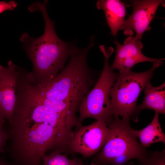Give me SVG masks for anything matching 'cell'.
I'll use <instances>...</instances> for the list:
<instances>
[{"mask_svg":"<svg viewBox=\"0 0 165 165\" xmlns=\"http://www.w3.org/2000/svg\"><path fill=\"white\" fill-rule=\"evenodd\" d=\"M9 134L8 153L10 165H42L50 149L60 144L58 132L46 116H29L13 112Z\"/></svg>","mask_w":165,"mask_h":165,"instance_id":"6da1fadb","label":"cell"},{"mask_svg":"<svg viewBox=\"0 0 165 165\" xmlns=\"http://www.w3.org/2000/svg\"><path fill=\"white\" fill-rule=\"evenodd\" d=\"M0 165H10V163L3 157L0 159Z\"/></svg>","mask_w":165,"mask_h":165,"instance_id":"ffe728a7","label":"cell"},{"mask_svg":"<svg viewBox=\"0 0 165 165\" xmlns=\"http://www.w3.org/2000/svg\"><path fill=\"white\" fill-rule=\"evenodd\" d=\"M6 119L0 117V159L1 154L3 152L4 147L9 138V134L4 128Z\"/></svg>","mask_w":165,"mask_h":165,"instance_id":"e0dca14e","label":"cell"},{"mask_svg":"<svg viewBox=\"0 0 165 165\" xmlns=\"http://www.w3.org/2000/svg\"><path fill=\"white\" fill-rule=\"evenodd\" d=\"M116 54L113 63L110 66L111 69H117L119 73L131 70L136 64L144 62L153 63L159 61H163L165 58H151L144 55L142 50L143 45L140 40L132 36H128L120 44L116 40Z\"/></svg>","mask_w":165,"mask_h":165,"instance_id":"9c48e42d","label":"cell"},{"mask_svg":"<svg viewBox=\"0 0 165 165\" xmlns=\"http://www.w3.org/2000/svg\"><path fill=\"white\" fill-rule=\"evenodd\" d=\"M34 87L37 97L41 103L59 115L71 128L73 129L76 127L77 130L78 129L77 110L65 101L49 99L42 96L39 94L36 84Z\"/></svg>","mask_w":165,"mask_h":165,"instance_id":"7c38bea8","label":"cell"},{"mask_svg":"<svg viewBox=\"0 0 165 165\" xmlns=\"http://www.w3.org/2000/svg\"><path fill=\"white\" fill-rule=\"evenodd\" d=\"M159 114L155 112L151 122L145 128L140 130L132 129V133L139 139L140 144L145 148L155 143H165V135L159 122Z\"/></svg>","mask_w":165,"mask_h":165,"instance_id":"5bb4252c","label":"cell"},{"mask_svg":"<svg viewBox=\"0 0 165 165\" xmlns=\"http://www.w3.org/2000/svg\"><path fill=\"white\" fill-rule=\"evenodd\" d=\"M67 155L53 151L48 156H45L43 158L42 165H73L77 158L69 159Z\"/></svg>","mask_w":165,"mask_h":165,"instance_id":"2e32d148","label":"cell"},{"mask_svg":"<svg viewBox=\"0 0 165 165\" xmlns=\"http://www.w3.org/2000/svg\"><path fill=\"white\" fill-rule=\"evenodd\" d=\"M19 68L10 61L7 67L0 65V117L10 124L15 105Z\"/></svg>","mask_w":165,"mask_h":165,"instance_id":"30bf717a","label":"cell"},{"mask_svg":"<svg viewBox=\"0 0 165 165\" xmlns=\"http://www.w3.org/2000/svg\"><path fill=\"white\" fill-rule=\"evenodd\" d=\"M48 1L32 4V11L38 10L43 15L45 28L40 37L34 38L23 34L20 40L33 64L32 71L28 72L31 81L40 88L44 87L64 67L68 59L78 48L72 43L63 41L57 36L54 24L46 11Z\"/></svg>","mask_w":165,"mask_h":165,"instance_id":"7a4b0ae2","label":"cell"},{"mask_svg":"<svg viewBox=\"0 0 165 165\" xmlns=\"http://www.w3.org/2000/svg\"><path fill=\"white\" fill-rule=\"evenodd\" d=\"M109 129L107 140L101 151L91 160L96 165H124L147 152L131 132L130 120L112 116L106 123Z\"/></svg>","mask_w":165,"mask_h":165,"instance_id":"277c9868","label":"cell"},{"mask_svg":"<svg viewBox=\"0 0 165 165\" xmlns=\"http://www.w3.org/2000/svg\"><path fill=\"white\" fill-rule=\"evenodd\" d=\"M109 133V129L104 121L97 120L82 126L75 132L71 142V154L78 153L84 158L94 155L104 145Z\"/></svg>","mask_w":165,"mask_h":165,"instance_id":"52a82bcc","label":"cell"},{"mask_svg":"<svg viewBox=\"0 0 165 165\" xmlns=\"http://www.w3.org/2000/svg\"><path fill=\"white\" fill-rule=\"evenodd\" d=\"M104 57V66L100 77L92 89L82 100L79 106L78 127L82 126L83 121L90 118L106 123L113 116L111 103V92L119 73L112 70L109 59L114 51L112 47L99 46Z\"/></svg>","mask_w":165,"mask_h":165,"instance_id":"8992f818","label":"cell"},{"mask_svg":"<svg viewBox=\"0 0 165 165\" xmlns=\"http://www.w3.org/2000/svg\"><path fill=\"white\" fill-rule=\"evenodd\" d=\"M73 165H85L83 163L82 160L80 159L77 158L76 161ZM89 165H96L94 163L91 162Z\"/></svg>","mask_w":165,"mask_h":165,"instance_id":"d6986e66","label":"cell"},{"mask_svg":"<svg viewBox=\"0 0 165 165\" xmlns=\"http://www.w3.org/2000/svg\"><path fill=\"white\" fill-rule=\"evenodd\" d=\"M164 2L165 1L162 0L132 1L133 12L124 20L119 30H123L124 35L128 36H132L134 31L135 37L141 40L144 33L151 30L150 24L159 6H164Z\"/></svg>","mask_w":165,"mask_h":165,"instance_id":"ba28073f","label":"cell"},{"mask_svg":"<svg viewBox=\"0 0 165 165\" xmlns=\"http://www.w3.org/2000/svg\"><path fill=\"white\" fill-rule=\"evenodd\" d=\"M94 36L88 46L78 49L71 56L67 64L44 87L37 88L39 94L49 99L65 101L79 111L84 97L94 85V72L88 66L86 61L88 52L94 45Z\"/></svg>","mask_w":165,"mask_h":165,"instance_id":"3957f363","label":"cell"},{"mask_svg":"<svg viewBox=\"0 0 165 165\" xmlns=\"http://www.w3.org/2000/svg\"><path fill=\"white\" fill-rule=\"evenodd\" d=\"M162 61L153 63L152 68L145 72H135L130 70L118 73L110 94L113 116L138 121V116L141 112L137 105L138 98L142 91L150 83L153 72L162 64Z\"/></svg>","mask_w":165,"mask_h":165,"instance_id":"5b68a950","label":"cell"},{"mask_svg":"<svg viewBox=\"0 0 165 165\" xmlns=\"http://www.w3.org/2000/svg\"><path fill=\"white\" fill-rule=\"evenodd\" d=\"M17 5V3L13 1H11L8 2L0 1V13L6 10L14 9Z\"/></svg>","mask_w":165,"mask_h":165,"instance_id":"ac0fdd59","label":"cell"},{"mask_svg":"<svg viewBox=\"0 0 165 165\" xmlns=\"http://www.w3.org/2000/svg\"><path fill=\"white\" fill-rule=\"evenodd\" d=\"M96 6L98 9L104 11L111 33L116 36L127 15L124 3L119 0H100L97 1Z\"/></svg>","mask_w":165,"mask_h":165,"instance_id":"8fae6325","label":"cell"},{"mask_svg":"<svg viewBox=\"0 0 165 165\" xmlns=\"http://www.w3.org/2000/svg\"><path fill=\"white\" fill-rule=\"evenodd\" d=\"M124 165H136L133 162H130L128 163H127Z\"/></svg>","mask_w":165,"mask_h":165,"instance_id":"44dd1931","label":"cell"},{"mask_svg":"<svg viewBox=\"0 0 165 165\" xmlns=\"http://www.w3.org/2000/svg\"><path fill=\"white\" fill-rule=\"evenodd\" d=\"M138 165H165V149L162 152H147L138 158Z\"/></svg>","mask_w":165,"mask_h":165,"instance_id":"9a60e30c","label":"cell"},{"mask_svg":"<svg viewBox=\"0 0 165 165\" xmlns=\"http://www.w3.org/2000/svg\"><path fill=\"white\" fill-rule=\"evenodd\" d=\"M144 98L142 103L138 106L141 112L146 109H152L158 113H165V82L153 86L151 83L144 89Z\"/></svg>","mask_w":165,"mask_h":165,"instance_id":"4fadbf2b","label":"cell"}]
</instances>
